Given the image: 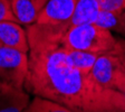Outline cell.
<instances>
[{"label":"cell","mask_w":125,"mask_h":112,"mask_svg":"<svg viewBox=\"0 0 125 112\" xmlns=\"http://www.w3.org/2000/svg\"><path fill=\"white\" fill-rule=\"evenodd\" d=\"M29 68L25 90L35 97L58 102L75 112L115 111L114 90L97 85L91 74L78 71L62 43L64 25L27 26Z\"/></svg>","instance_id":"obj_1"},{"label":"cell","mask_w":125,"mask_h":112,"mask_svg":"<svg viewBox=\"0 0 125 112\" xmlns=\"http://www.w3.org/2000/svg\"><path fill=\"white\" fill-rule=\"evenodd\" d=\"M62 43L70 50L102 55L112 52L116 44V37L111 30L94 24L70 27L64 25Z\"/></svg>","instance_id":"obj_2"},{"label":"cell","mask_w":125,"mask_h":112,"mask_svg":"<svg viewBox=\"0 0 125 112\" xmlns=\"http://www.w3.org/2000/svg\"><path fill=\"white\" fill-rule=\"evenodd\" d=\"M28 68V53L16 48L0 47V81L2 83L25 89Z\"/></svg>","instance_id":"obj_3"},{"label":"cell","mask_w":125,"mask_h":112,"mask_svg":"<svg viewBox=\"0 0 125 112\" xmlns=\"http://www.w3.org/2000/svg\"><path fill=\"white\" fill-rule=\"evenodd\" d=\"M94 82L102 89L118 90L125 83V73L113 54H102L97 57L91 71Z\"/></svg>","instance_id":"obj_4"},{"label":"cell","mask_w":125,"mask_h":112,"mask_svg":"<svg viewBox=\"0 0 125 112\" xmlns=\"http://www.w3.org/2000/svg\"><path fill=\"white\" fill-rule=\"evenodd\" d=\"M77 0H48L39 11V25L60 26L66 25L73 17Z\"/></svg>","instance_id":"obj_5"},{"label":"cell","mask_w":125,"mask_h":112,"mask_svg":"<svg viewBox=\"0 0 125 112\" xmlns=\"http://www.w3.org/2000/svg\"><path fill=\"white\" fill-rule=\"evenodd\" d=\"M0 47H9L29 53L27 29L17 21H0Z\"/></svg>","instance_id":"obj_6"},{"label":"cell","mask_w":125,"mask_h":112,"mask_svg":"<svg viewBox=\"0 0 125 112\" xmlns=\"http://www.w3.org/2000/svg\"><path fill=\"white\" fill-rule=\"evenodd\" d=\"M29 103L30 98L25 89L2 83L0 89V112H23Z\"/></svg>","instance_id":"obj_7"},{"label":"cell","mask_w":125,"mask_h":112,"mask_svg":"<svg viewBox=\"0 0 125 112\" xmlns=\"http://www.w3.org/2000/svg\"><path fill=\"white\" fill-rule=\"evenodd\" d=\"M102 8L98 0H77L73 17L69 23L66 24V26L70 27L76 25L94 24Z\"/></svg>","instance_id":"obj_8"},{"label":"cell","mask_w":125,"mask_h":112,"mask_svg":"<svg viewBox=\"0 0 125 112\" xmlns=\"http://www.w3.org/2000/svg\"><path fill=\"white\" fill-rule=\"evenodd\" d=\"M11 7L18 24L27 27L37 23L40 9L34 0H11Z\"/></svg>","instance_id":"obj_9"},{"label":"cell","mask_w":125,"mask_h":112,"mask_svg":"<svg viewBox=\"0 0 125 112\" xmlns=\"http://www.w3.org/2000/svg\"><path fill=\"white\" fill-rule=\"evenodd\" d=\"M122 13L123 12L103 10L102 9L94 25L105 28L107 30L116 31L118 34L125 35V23L123 20Z\"/></svg>","instance_id":"obj_10"},{"label":"cell","mask_w":125,"mask_h":112,"mask_svg":"<svg viewBox=\"0 0 125 112\" xmlns=\"http://www.w3.org/2000/svg\"><path fill=\"white\" fill-rule=\"evenodd\" d=\"M68 56L70 58V62L73 63V65L78 71H81L85 75H89L92 68H93L94 64H95L99 55L89 52L75 50L68 48Z\"/></svg>","instance_id":"obj_11"},{"label":"cell","mask_w":125,"mask_h":112,"mask_svg":"<svg viewBox=\"0 0 125 112\" xmlns=\"http://www.w3.org/2000/svg\"><path fill=\"white\" fill-rule=\"evenodd\" d=\"M23 112H75L69 108L60 104L58 102L44 99L40 97H35V99L29 103L27 109Z\"/></svg>","instance_id":"obj_12"},{"label":"cell","mask_w":125,"mask_h":112,"mask_svg":"<svg viewBox=\"0 0 125 112\" xmlns=\"http://www.w3.org/2000/svg\"><path fill=\"white\" fill-rule=\"evenodd\" d=\"M109 54H113L117 58L123 72L125 73V39L116 38V44Z\"/></svg>","instance_id":"obj_13"},{"label":"cell","mask_w":125,"mask_h":112,"mask_svg":"<svg viewBox=\"0 0 125 112\" xmlns=\"http://www.w3.org/2000/svg\"><path fill=\"white\" fill-rule=\"evenodd\" d=\"M98 2L103 10L117 12L125 11V0H98Z\"/></svg>","instance_id":"obj_14"},{"label":"cell","mask_w":125,"mask_h":112,"mask_svg":"<svg viewBox=\"0 0 125 112\" xmlns=\"http://www.w3.org/2000/svg\"><path fill=\"white\" fill-rule=\"evenodd\" d=\"M6 20L16 21L11 7V0H0V21Z\"/></svg>","instance_id":"obj_15"},{"label":"cell","mask_w":125,"mask_h":112,"mask_svg":"<svg viewBox=\"0 0 125 112\" xmlns=\"http://www.w3.org/2000/svg\"><path fill=\"white\" fill-rule=\"evenodd\" d=\"M114 105L116 110L125 111V83L118 91L114 92Z\"/></svg>","instance_id":"obj_16"},{"label":"cell","mask_w":125,"mask_h":112,"mask_svg":"<svg viewBox=\"0 0 125 112\" xmlns=\"http://www.w3.org/2000/svg\"><path fill=\"white\" fill-rule=\"evenodd\" d=\"M34 1H35V3H36V5L38 6L39 9L42 10V8L44 7L45 5H46V2L48 1V0H34Z\"/></svg>","instance_id":"obj_17"},{"label":"cell","mask_w":125,"mask_h":112,"mask_svg":"<svg viewBox=\"0 0 125 112\" xmlns=\"http://www.w3.org/2000/svg\"><path fill=\"white\" fill-rule=\"evenodd\" d=\"M122 17H123V20H124V23H125V11H123V13H122Z\"/></svg>","instance_id":"obj_18"},{"label":"cell","mask_w":125,"mask_h":112,"mask_svg":"<svg viewBox=\"0 0 125 112\" xmlns=\"http://www.w3.org/2000/svg\"><path fill=\"white\" fill-rule=\"evenodd\" d=\"M111 112H125L124 110H115V111H111Z\"/></svg>","instance_id":"obj_19"},{"label":"cell","mask_w":125,"mask_h":112,"mask_svg":"<svg viewBox=\"0 0 125 112\" xmlns=\"http://www.w3.org/2000/svg\"><path fill=\"white\" fill-rule=\"evenodd\" d=\"M1 85H2V83H1V81H0V89H1Z\"/></svg>","instance_id":"obj_20"}]
</instances>
